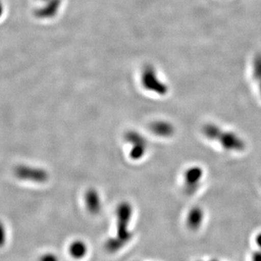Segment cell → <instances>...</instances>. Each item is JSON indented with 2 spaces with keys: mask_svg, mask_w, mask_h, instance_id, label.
<instances>
[{
  "mask_svg": "<svg viewBox=\"0 0 261 261\" xmlns=\"http://www.w3.org/2000/svg\"><path fill=\"white\" fill-rule=\"evenodd\" d=\"M133 216V207L130 203H120L116 210V236L108 239L104 244V249L109 254H114L123 249L133 238L129 230L131 218Z\"/></svg>",
  "mask_w": 261,
  "mask_h": 261,
  "instance_id": "1",
  "label": "cell"
},
{
  "mask_svg": "<svg viewBox=\"0 0 261 261\" xmlns=\"http://www.w3.org/2000/svg\"><path fill=\"white\" fill-rule=\"evenodd\" d=\"M204 177V171L199 166H193L185 171L184 175V189L188 195H195L200 189Z\"/></svg>",
  "mask_w": 261,
  "mask_h": 261,
  "instance_id": "4",
  "label": "cell"
},
{
  "mask_svg": "<svg viewBox=\"0 0 261 261\" xmlns=\"http://www.w3.org/2000/svg\"><path fill=\"white\" fill-rule=\"evenodd\" d=\"M125 141L130 144L129 155L133 160H140L143 158L147 150L148 143L146 139L137 131H128L125 134Z\"/></svg>",
  "mask_w": 261,
  "mask_h": 261,
  "instance_id": "5",
  "label": "cell"
},
{
  "mask_svg": "<svg viewBox=\"0 0 261 261\" xmlns=\"http://www.w3.org/2000/svg\"><path fill=\"white\" fill-rule=\"evenodd\" d=\"M144 82H145V87L150 91H155L160 95H166L168 92V87L158 80L155 71L151 68H147L145 70Z\"/></svg>",
  "mask_w": 261,
  "mask_h": 261,
  "instance_id": "6",
  "label": "cell"
},
{
  "mask_svg": "<svg viewBox=\"0 0 261 261\" xmlns=\"http://www.w3.org/2000/svg\"><path fill=\"white\" fill-rule=\"evenodd\" d=\"M150 129L155 136L163 138H169L174 135V126L168 121H156L153 122L150 126Z\"/></svg>",
  "mask_w": 261,
  "mask_h": 261,
  "instance_id": "9",
  "label": "cell"
},
{
  "mask_svg": "<svg viewBox=\"0 0 261 261\" xmlns=\"http://www.w3.org/2000/svg\"><path fill=\"white\" fill-rule=\"evenodd\" d=\"M204 219V210L200 206H193L188 212L186 225L190 231L196 232L200 230Z\"/></svg>",
  "mask_w": 261,
  "mask_h": 261,
  "instance_id": "7",
  "label": "cell"
},
{
  "mask_svg": "<svg viewBox=\"0 0 261 261\" xmlns=\"http://www.w3.org/2000/svg\"><path fill=\"white\" fill-rule=\"evenodd\" d=\"M85 204L91 214H98L101 210V201L99 193L93 188L87 190L85 194Z\"/></svg>",
  "mask_w": 261,
  "mask_h": 261,
  "instance_id": "8",
  "label": "cell"
},
{
  "mask_svg": "<svg viewBox=\"0 0 261 261\" xmlns=\"http://www.w3.org/2000/svg\"><path fill=\"white\" fill-rule=\"evenodd\" d=\"M87 244L82 240H75L69 245V254L74 259H80L84 258L87 253Z\"/></svg>",
  "mask_w": 261,
  "mask_h": 261,
  "instance_id": "10",
  "label": "cell"
},
{
  "mask_svg": "<svg viewBox=\"0 0 261 261\" xmlns=\"http://www.w3.org/2000/svg\"><path fill=\"white\" fill-rule=\"evenodd\" d=\"M39 261H59V258L55 254L46 253L40 257Z\"/></svg>",
  "mask_w": 261,
  "mask_h": 261,
  "instance_id": "13",
  "label": "cell"
},
{
  "mask_svg": "<svg viewBox=\"0 0 261 261\" xmlns=\"http://www.w3.org/2000/svg\"><path fill=\"white\" fill-rule=\"evenodd\" d=\"M203 135L212 141H217L230 151H243L246 148V143L240 136L232 131L225 130L215 123H205L202 128Z\"/></svg>",
  "mask_w": 261,
  "mask_h": 261,
  "instance_id": "2",
  "label": "cell"
},
{
  "mask_svg": "<svg viewBox=\"0 0 261 261\" xmlns=\"http://www.w3.org/2000/svg\"><path fill=\"white\" fill-rule=\"evenodd\" d=\"M208 261H219V260H217V259H211V260H208Z\"/></svg>",
  "mask_w": 261,
  "mask_h": 261,
  "instance_id": "16",
  "label": "cell"
},
{
  "mask_svg": "<svg viewBox=\"0 0 261 261\" xmlns=\"http://www.w3.org/2000/svg\"><path fill=\"white\" fill-rule=\"evenodd\" d=\"M255 243H256L257 246L261 248V232H259L255 238Z\"/></svg>",
  "mask_w": 261,
  "mask_h": 261,
  "instance_id": "15",
  "label": "cell"
},
{
  "mask_svg": "<svg viewBox=\"0 0 261 261\" xmlns=\"http://www.w3.org/2000/svg\"><path fill=\"white\" fill-rule=\"evenodd\" d=\"M253 76L259 85L261 96V54H258L253 61Z\"/></svg>",
  "mask_w": 261,
  "mask_h": 261,
  "instance_id": "11",
  "label": "cell"
},
{
  "mask_svg": "<svg viewBox=\"0 0 261 261\" xmlns=\"http://www.w3.org/2000/svg\"><path fill=\"white\" fill-rule=\"evenodd\" d=\"M6 230H5V225L0 221V248L5 245L6 243Z\"/></svg>",
  "mask_w": 261,
  "mask_h": 261,
  "instance_id": "12",
  "label": "cell"
},
{
  "mask_svg": "<svg viewBox=\"0 0 261 261\" xmlns=\"http://www.w3.org/2000/svg\"><path fill=\"white\" fill-rule=\"evenodd\" d=\"M15 177L20 180L30 181V182L44 184L49 178V173L43 168L32 167V166L20 164L15 167Z\"/></svg>",
  "mask_w": 261,
  "mask_h": 261,
  "instance_id": "3",
  "label": "cell"
},
{
  "mask_svg": "<svg viewBox=\"0 0 261 261\" xmlns=\"http://www.w3.org/2000/svg\"><path fill=\"white\" fill-rule=\"evenodd\" d=\"M259 250H255V251L252 254L251 261H261V248L258 247Z\"/></svg>",
  "mask_w": 261,
  "mask_h": 261,
  "instance_id": "14",
  "label": "cell"
}]
</instances>
